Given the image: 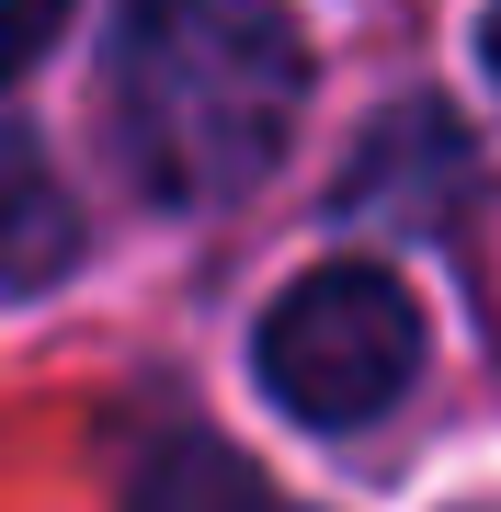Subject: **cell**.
<instances>
[{"mask_svg":"<svg viewBox=\"0 0 501 512\" xmlns=\"http://www.w3.org/2000/svg\"><path fill=\"white\" fill-rule=\"evenodd\" d=\"M308 35L274 0H126L103 46V126L137 194L228 205L297 148Z\"/></svg>","mask_w":501,"mask_h":512,"instance_id":"cell-1","label":"cell"},{"mask_svg":"<svg viewBox=\"0 0 501 512\" xmlns=\"http://www.w3.org/2000/svg\"><path fill=\"white\" fill-rule=\"evenodd\" d=\"M69 251H80V217H69V194H57L46 148L0 126V285H46Z\"/></svg>","mask_w":501,"mask_h":512,"instance_id":"cell-3","label":"cell"},{"mask_svg":"<svg viewBox=\"0 0 501 512\" xmlns=\"http://www.w3.org/2000/svg\"><path fill=\"white\" fill-rule=\"evenodd\" d=\"M126 512H274V490L205 433H171L126 467Z\"/></svg>","mask_w":501,"mask_h":512,"instance_id":"cell-4","label":"cell"},{"mask_svg":"<svg viewBox=\"0 0 501 512\" xmlns=\"http://www.w3.org/2000/svg\"><path fill=\"white\" fill-rule=\"evenodd\" d=\"M262 387H274L285 421L308 433H365L410 399L422 376V296H410L388 262H319L262 308V342H251Z\"/></svg>","mask_w":501,"mask_h":512,"instance_id":"cell-2","label":"cell"},{"mask_svg":"<svg viewBox=\"0 0 501 512\" xmlns=\"http://www.w3.org/2000/svg\"><path fill=\"white\" fill-rule=\"evenodd\" d=\"M57 12H69V0H0V80H12V69H35V57H46Z\"/></svg>","mask_w":501,"mask_h":512,"instance_id":"cell-5","label":"cell"}]
</instances>
